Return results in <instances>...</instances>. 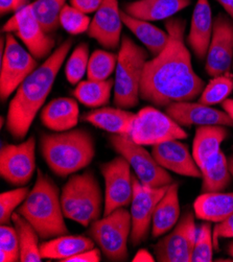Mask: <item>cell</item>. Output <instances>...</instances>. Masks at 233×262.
I'll use <instances>...</instances> for the list:
<instances>
[{
	"label": "cell",
	"instance_id": "3957f363",
	"mask_svg": "<svg viewBox=\"0 0 233 262\" xmlns=\"http://www.w3.org/2000/svg\"><path fill=\"white\" fill-rule=\"evenodd\" d=\"M40 151L48 168L66 178L90 165L95 156V141L84 128L45 133L40 137Z\"/></svg>",
	"mask_w": 233,
	"mask_h": 262
},
{
	"label": "cell",
	"instance_id": "9a60e30c",
	"mask_svg": "<svg viewBox=\"0 0 233 262\" xmlns=\"http://www.w3.org/2000/svg\"><path fill=\"white\" fill-rule=\"evenodd\" d=\"M133 185L134 190L130 210L132 217L130 242L133 247H137L146 241L150 229L152 228L155 209L170 185L164 187H150L142 184L137 177L133 178Z\"/></svg>",
	"mask_w": 233,
	"mask_h": 262
},
{
	"label": "cell",
	"instance_id": "ee69618b",
	"mask_svg": "<svg viewBox=\"0 0 233 262\" xmlns=\"http://www.w3.org/2000/svg\"><path fill=\"white\" fill-rule=\"evenodd\" d=\"M132 261L133 262H154L156 261V258H155V256L152 255L149 251L141 249L136 253Z\"/></svg>",
	"mask_w": 233,
	"mask_h": 262
},
{
	"label": "cell",
	"instance_id": "30bf717a",
	"mask_svg": "<svg viewBox=\"0 0 233 262\" xmlns=\"http://www.w3.org/2000/svg\"><path fill=\"white\" fill-rule=\"evenodd\" d=\"M130 136L140 145L154 146L170 140L186 139L188 134L166 113L149 106L136 114Z\"/></svg>",
	"mask_w": 233,
	"mask_h": 262
},
{
	"label": "cell",
	"instance_id": "f546056e",
	"mask_svg": "<svg viewBox=\"0 0 233 262\" xmlns=\"http://www.w3.org/2000/svg\"><path fill=\"white\" fill-rule=\"evenodd\" d=\"M113 88V78H108L106 81L87 80L77 84L72 94L84 106L96 109L108 104Z\"/></svg>",
	"mask_w": 233,
	"mask_h": 262
},
{
	"label": "cell",
	"instance_id": "cb8c5ba5",
	"mask_svg": "<svg viewBox=\"0 0 233 262\" xmlns=\"http://www.w3.org/2000/svg\"><path fill=\"white\" fill-rule=\"evenodd\" d=\"M192 0H137L124 6V12L145 21L167 20L190 5Z\"/></svg>",
	"mask_w": 233,
	"mask_h": 262
},
{
	"label": "cell",
	"instance_id": "7a4b0ae2",
	"mask_svg": "<svg viewBox=\"0 0 233 262\" xmlns=\"http://www.w3.org/2000/svg\"><path fill=\"white\" fill-rule=\"evenodd\" d=\"M72 44L71 39L63 42L16 90L6 118L7 129L13 138L22 140L28 135L32 123L53 89Z\"/></svg>",
	"mask_w": 233,
	"mask_h": 262
},
{
	"label": "cell",
	"instance_id": "2e32d148",
	"mask_svg": "<svg viewBox=\"0 0 233 262\" xmlns=\"http://www.w3.org/2000/svg\"><path fill=\"white\" fill-rule=\"evenodd\" d=\"M233 64V20L219 14L214 20L213 37L207 52L205 71L215 77L227 72Z\"/></svg>",
	"mask_w": 233,
	"mask_h": 262
},
{
	"label": "cell",
	"instance_id": "8992f818",
	"mask_svg": "<svg viewBox=\"0 0 233 262\" xmlns=\"http://www.w3.org/2000/svg\"><path fill=\"white\" fill-rule=\"evenodd\" d=\"M114 80V103L122 109L136 107L140 98V83L149 57L146 48L129 36L121 38Z\"/></svg>",
	"mask_w": 233,
	"mask_h": 262
},
{
	"label": "cell",
	"instance_id": "4dcf8cb0",
	"mask_svg": "<svg viewBox=\"0 0 233 262\" xmlns=\"http://www.w3.org/2000/svg\"><path fill=\"white\" fill-rule=\"evenodd\" d=\"M12 222L18 233L20 245V261L41 262L43 258L40 252V236L35 228L18 212L13 214Z\"/></svg>",
	"mask_w": 233,
	"mask_h": 262
},
{
	"label": "cell",
	"instance_id": "c3c4849f",
	"mask_svg": "<svg viewBox=\"0 0 233 262\" xmlns=\"http://www.w3.org/2000/svg\"><path fill=\"white\" fill-rule=\"evenodd\" d=\"M227 253H228V255L230 256V258H231L232 261H233V242H231V243L228 245Z\"/></svg>",
	"mask_w": 233,
	"mask_h": 262
},
{
	"label": "cell",
	"instance_id": "d6a6232c",
	"mask_svg": "<svg viewBox=\"0 0 233 262\" xmlns=\"http://www.w3.org/2000/svg\"><path fill=\"white\" fill-rule=\"evenodd\" d=\"M118 55L103 49L94 50L88 63L87 77L93 81H106L116 69Z\"/></svg>",
	"mask_w": 233,
	"mask_h": 262
},
{
	"label": "cell",
	"instance_id": "5bb4252c",
	"mask_svg": "<svg viewBox=\"0 0 233 262\" xmlns=\"http://www.w3.org/2000/svg\"><path fill=\"white\" fill-rule=\"evenodd\" d=\"M36 170V138L31 136L19 144H3L0 150V176L9 184L22 187Z\"/></svg>",
	"mask_w": 233,
	"mask_h": 262
},
{
	"label": "cell",
	"instance_id": "681fc988",
	"mask_svg": "<svg viewBox=\"0 0 233 262\" xmlns=\"http://www.w3.org/2000/svg\"><path fill=\"white\" fill-rule=\"evenodd\" d=\"M227 13H228V15L233 19V2L231 3V5H230V7L228 8V10L226 11Z\"/></svg>",
	"mask_w": 233,
	"mask_h": 262
},
{
	"label": "cell",
	"instance_id": "7dc6e473",
	"mask_svg": "<svg viewBox=\"0 0 233 262\" xmlns=\"http://www.w3.org/2000/svg\"><path fill=\"white\" fill-rule=\"evenodd\" d=\"M228 165H229V169H230V172L233 177V155H231L230 157H228Z\"/></svg>",
	"mask_w": 233,
	"mask_h": 262
},
{
	"label": "cell",
	"instance_id": "7402d4cb",
	"mask_svg": "<svg viewBox=\"0 0 233 262\" xmlns=\"http://www.w3.org/2000/svg\"><path fill=\"white\" fill-rule=\"evenodd\" d=\"M136 114L122 108L100 107L83 116V120L115 135L130 136Z\"/></svg>",
	"mask_w": 233,
	"mask_h": 262
},
{
	"label": "cell",
	"instance_id": "836d02e7",
	"mask_svg": "<svg viewBox=\"0 0 233 262\" xmlns=\"http://www.w3.org/2000/svg\"><path fill=\"white\" fill-rule=\"evenodd\" d=\"M233 92V74L227 72L218 76L205 86L200 97L199 102L206 106H215L222 103Z\"/></svg>",
	"mask_w": 233,
	"mask_h": 262
},
{
	"label": "cell",
	"instance_id": "8fae6325",
	"mask_svg": "<svg viewBox=\"0 0 233 262\" xmlns=\"http://www.w3.org/2000/svg\"><path fill=\"white\" fill-rule=\"evenodd\" d=\"M3 33L18 37L37 60L48 58L56 45L54 37L42 28L34 16L30 4L14 13L5 23Z\"/></svg>",
	"mask_w": 233,
	"mask_h": 262
},
{
	"label": "cell",
	"instance_id": "bcb514c9",
	"mask_svg": "<svg viewBox=\"0 0 233 262\" xmlns=\"http://www.w3.org/2000/svg\"><path fill=\"white\" fill-rule=\"evenodd\" d=\"M217 2L225 9V11H227L228 8L230 7L231 3L233 2V0H217Z\"/></svg>",
	"mask_w": 233,
	"mask_h": 262
},
{
	"label": "cell",
	"instance_id": "277c9868",
	"mask_svg": "<svg viewBox=\"0 0 233 262\" xmlns=\"http://www.w3.org/2000/svg\"><path fill=\"white\" fill-rule=\"evenodd\" d=\"M37 231L41 239L69 234L61 205V192L56 183L42 170L17 211Z\"/></svg>",
	"mask_w": 233,
	"mask_h": 262
},
{
	"label": "cell",
	"instance_id": "603a6c76",
	"mask_svg": "<svg viewBox=\"0 0 233 262\" xmlns=\"http://www.w3.org/2000/svg\"><path fill=\"white\" fill-rule=\"evenodd\" d=\"M181 217L179 183L173 182L159 201L152 221V236L161 237L168 233Z\"/></svg>",
	"mask_w": 233,
	"mask_h": 262
},
{
	"label": "cell",
	"instance_id": "f35d334b",
	"mask_svg": "<svg viewBox=\"0 0 233 262\" xmlns=\"http://www.w3.org/2000/svg\"><path fill=\"white\" fill-rule=\"evenodd\" d=\"M0 261H20L18 233L15 228H12L9 225H2V228H0Z\"/></svg>",
	"mask_w": 233,
	"mask_h": 262
},
{
	"label": "cell",
	"instance_id": "8d00e7d4",
	"mask_svg": "<svg viewBox=\"0 0 233 262\" xmlns=\"http://www.w3.org/2000/svg\"><path fill=\"white\" fill-rule=\"evenodd\" d=\"M91 20L87 14L66 5L60 14V25L70 35H81L88 32Z\"/></svg>",
	"mask_w": 233,
	"mask_h": 262
},
{
	"label": "cell",
	"instance_id": "f907efd6",
	"mask_svg": "<svg viewBox=\"0 0 233 262\" xmlns=\"http://www.w3.org/2000/svg\"><path fill=\"white\" fill-rule=\"evenodd\" d=\"M232 68H233V64H232Z\"/></svg>",
	"mask_w": 233,
	"mask_h": 262
},
{
	"label": "cell",
	"instance_id": "7c38bea8",
	"mask_svg": "<svg viewBox=\"0 0 233 262\" xmlns=\"http://www.w3.org/2000/svg\"><path fill=\"white\" fill-rule=\"evenodd\" d=\"M196 214L187 210L171 233L154 246V256L159 262H192L198 227Z\"/></svg>",
	"mask_w": 233,
	"mask_h": 262
},
{
	"label": "cell",
	"instance_id": "ac0fdd59",
	"mask_svg": "<svg viewBox=\"0 0 233 262\" xmlns=\"http://www.w3.org/2000/svg\"><path fill=\"white\" fill-rule=\"evenodd\" d=\"M165 113L182 127L224 125L233 128V119L225 112L193 101L174 102L165 107Z\"/></svg>",
	"mask_w": 233,
	"mask_h": 262
},
{
	"label": "cell",
	"instance_id": "e0dca14e",
	"mask_svg": "<svg viewBox=\"0 0 233 262\" xmlns=\"http://www.w3.org/2000/svg\"><path fill=\"white\" fill-rule=\"evenodd\" d=\"M122 25L118 0H103L94 13L87 34L102 47L113 50L120 46Z\"/></svg>",
	"mask_w": 233,
	"mask_h": 262
},
{
	"label": "cell",
	"instance_id": "f6af8a7d",
	"mask_svg": "<svg viewBox=\"0 0 233 262\" xmlns=\"http://www.w3.org/2000/svg\"><path fill=\"white\" fill-rule=\"evenodd\" d=\"M223 110L233 119V99L227 98L222 102Z\"/></svg>",
	"mask_w": 233,
	"mask_h": 262
},
{
	"label": "cell",
	"instance_id": "6da1fadb",
	"mask_svg": "<svg viewBox=\"0 0 233 262\" xmlns=\"http://www.w3.org/2000/svg\"><path fill=\"white\" fill-rule=\"evenodd\" d=\"M186 22L170 18L165 30L170 35L166 47L145 64L140 83V98L156 107L180 101H193L206 84L193 67L190 52L184 41Z\"/></svg>",
	"mask_w": 233,
	"mask_h": 262
},
{
	"label": "cell",
	"instance_id": "52a82bcc",
	"mask_svg": "<svg viewBox=\"0 0 233 262\" xmlns=\"http://www.w3.org/2000/svg\"><path fill=\"white\" fill-rule=\"evenodd\" d=\"M131 231V213L123 207L93 222L89 226L88 235L108 260L122 262L129 259L128 242Z\"/></svg>",
	"mask_w": 233,
	"mask_h": 262
},
{
	"label": "cell",
	"instance_id": "484cf974",
	"mask_svg": "<svg viewBox=\"0 0 233 262\" xmlns=\"http://www.w3.org/2000/svg\"><path fill=\"white\" fill-rule=\"evenodd\" d=\"M196 217L204 222L221 223L233 213V192H207L194 203Z\"/></svg>",
	"mask_w": 233,
	"mask_h": 262
},
{
	"label": "cell",
	"instance_id": "d6986e66",
	"mask_svg": "<svg viewBox=\"0 0 233 262\" xmlns=\"http://www.w3.org/2000/svg\"><path fill=\"white\" fill-rule=\"evenodd\" d=\"M152 155L166 170L177 174L202 179V171L196 163L188 146L179 140H170L154 145Z\"/></svg>",
	"mask_w": 233,
	"mask_h": 262
},
{
	"label": "cell",
	"instance_id": "44dd1931",
	"mask_svg": "<svg viewBox=\"0 0 233 262\" xmlns=\"http://www.w3.org/2000/svg\"><path fill=\"white\" fill-rule=\"evenodd\" d=\"M42 124L54 132H66L74 128L80 119L77 101L69 97L50 100L40 113Z\"/></svg>",
	"mask_w": 233,
	"mask_h": 262
},
{
	"label": "cell",
	"instance_id": "7bdbcfd3",
	"mask_svg": "<svg viewBox=\"0 0 233 262\" xmlns=\"http://www.w3.org/2000/svg\"><path fill=\"white\" fill-rule=\"evenodd\" d=\"M29 0H0V13L7 15L10 13H16L22 8L29 5Z\"/></svg>",
	"mask_w": 233,
	"mask_h": 262
},
{
	"label": "cell",
	"instance_id": "ab89813d",
	"mask_svg": "<svg viewBox=\"0 0 233 262\" xmlns=\"http://www.w3.org/2000/svg\"><path fill=\"white\" fill-rule=\"evenodd\" d=\"M214 245L215 248L219 249L220 239L233 238V213L228 216L225 221L218 223L214 228Z\"/></svg>",
	"mask_w": 233,
	"mask_h": 262
},
{
	"label": "cell",
	"instance_id": "60d3db41",
	"mask_svg": "<svg viewBox=\"0 0 233 262\" xmlns=\"http://www.w3.org/2000/svg\"><path fill=\"white\" fill-rule=\"evenodd\" d=\"M103 0H69V5L85 14L95 13Z\"/></svg>",
	"mask_w": 233,
	"mask_h": 262
},
{
	"label": "cell",
	"instance_id": "ffe728a7",
	"mask_svg": "<svg viewBox=\"0 0 233 262\" xmlns=\"http://www.w3.org/2000/svg\"><path fill=\"white\" fill-rule=\"evenodd\" d=\"M214 20L211 7L208 0H197L194 9L190 30L187 36V45L192 48L196 58L206 60L213 37Z\"/></svg>",
	"mask_w": 233,
	"mask_h": 262
},
{
	"label": "cell",
	"instance_id": "f1b7e54d",
	"mask_svg": "<svg viewBox=\"0 0 233 262\" xmlns=\"http://www.w3.org/2000/svg\"><path fill=\"white\" fill-rule=\"evenodd\" d=\"M201 171L202 193L224 191L233 178L229 169L228 158L222 150L207 161Z\"/></svg>",
	"mask_w": 233,
	"mask_h": 262
},
{
	"label": "cell",
	"instance_id": "d590c367",
	"mask_svg": "<svg viewBox=\"0 0 233 262\" xmlns=\"http://www.w3.org/2000/svg\"><path fill=\"white\" fill-rule=\"evenodd\" d=\"M214 234L210 222L202 223L197 230V237L192 262H210L214 254Z\"/></svg>",
	"mask_w": 233,
	"mask_h": 262
},
{
	"label": "cell",
	"instance_id": "74e56055",
	"mask_svg": "<svg viewBox=\"0 0 233 262\" xmlns=\"http://www.w3.org/2000/svg\"><path fill=\"white\" fill-rule=\"evenodd\" d=\"M29 192V187L22 186L0 194V223L2 225H9L11 223L15 210L24 202Z\"/></svg>",
	"mask_w": 233,
	"mask_h": 262
},
{
	"label": "cell",
	"instance_id": "4fadbf2b",
	"mask_svg": "<svg viewBox=\"0 0 233 262\" xmlns=\"http://www.w3.org/2000/svg\"><path fill=\"white\" fill-rule=\"evenodd\" d=\"M100 172L105 181V203L103 215L118 208L131 205L133 198V176L131 165L122 156H117L111 161L100 165Z\"/></svg>",
	"mask_w": 233,
	"mask_h": 262
},
{
	"label": "cell",
	"instance_id": "ba28073f",
	"mask_svg": "<svg viewBox=\"0 0 233 262\" xmlns=\"http://www.w3.org/2000/svg\"><path fill=\"white\" fill-rule=\"evenodd\" d=\"M109 141L112 148L130 163L142 184L150 187H164L174 182L170 172L156 161L152 152L133 141L131 136L112 134Z\"/></svg>",
	"mask_w": 233,
	"mask_h": 262
},
{
	"label": "cell",
	"instance_id": "4316f807",
	"mask_svg": "<svg viewBox=\"0 0 233 262\" xmlns=\"http://www.w3.org/2000/svg\"><path fill=\"white\" fill-rule=\"evenodd\" d=\"M94 241L83 235H62L40 244L43 259L65 262L68 258L94 248Z\"/></svg>",
	"mask_w": 233,
	"mask_h": 262
},
{
	"label": "cell",
	"instance_id": "e575fe53",
	"mask_svg": "<svg viewBox=\"0 0 233 262\" xmlns=\"http://www.w3.org/2000/svg\"><path fill=\"white\" fill-rule=\"evenodd\" d=\"M89 58V46L85 42L77 45L70 54L65 65V75L71 85L79 84L87 74Z\"/></svg>",
	"mask_w": 233,
	"mask_h": 262
},
{
	"label": "cell",
	"instance_id": "d4e9b609",
	"mask_svg": "<svg viewBox=\"0 0 233 262\" xmlns=\"http://www.w3.org/2000/svg\"><path fill=\"white\" fill-rule=\"evenodd\" d=\"M229 136L224 125L197 126L193 142V156L200 169L221 150V144Z\"/></svg>",
	"mask_w": 233,
	"mask_h": 262
},
{
	"label": "cell",
	"instance_id": "9c48e42d",
	"mask_svg": "<svg viewBox=\"0 0 233 262\" xmlns=\"http://www.w3.org/2000/svg\"><path fill=\"white\" fill-rule=\"evenodd\" d=\"M0 58V99L5 102L38 67V60L13 34L6 35V46Z\"/></svg>",
	"mask_w": 233,
	"mask_h": 262
},
{
	"label": "cell",
	"instance_id": "b9f144b4",
	"mask_svg": "<svg viewBox=\"0 0 233 262\" xmlns=\"http://www.w3.org/2000/svg\"><path fill=\"white\" fill-rule=\"evenodd\" d=\"M100 249L92 248L90 250H87L85 252H82L77 255H74L65 262H99L100 261Z\"/></svg>",
	"mask_w": 233,
	"mask_h": 262
},
{
	"label": "cell",
	"instance_id": "83f0119b",
	"mask_svg": "<svg viewBox=\"0 0 233 262\" xmlns=\"http://www.w3.org/2000/svg\"><path fill=\"white\" fill-rule=\"evenodd\" d=\"M121 20L131 33L144 45L153 56H157L166 47L170 35L149 21L134 18L121 11Z\"/></svg>",
	"mask_w": 233,
	"mask_h": 262
},
{
	"label": "cell",
	"instance_id": "5b68a950",
	"mask_svg": "<svg viewBox=\"0 0 233 262\" xmlns=\"http://www.w3.org/2000/svg\"><path fill=\"white\" fill-rule=\"evenodd\" d=\"M102 192L99 183L91 170L81 174L73 173L61 191V205L66 219L84 227H89L100 219Z\"/></svg>",
	"mask_w": 233,
	"mask_h": 262
},
{
	"label": "cell",
	"instance_id": "1f68e13d",
	"mask_svg": "<svg viewBox=\"0 0 233 262\" xmlns=\"http://www.w3.org/2000/svg\"><path fill=\"white\" fill-rule=\"evenodd\" d=\"M67 0H36L30 4V8L42 25V28L51 34L59 29L60 14L66 6Z\"/></svg>",
	"mask_w": 233,
	"mask_h": 262
}]
</instances>
